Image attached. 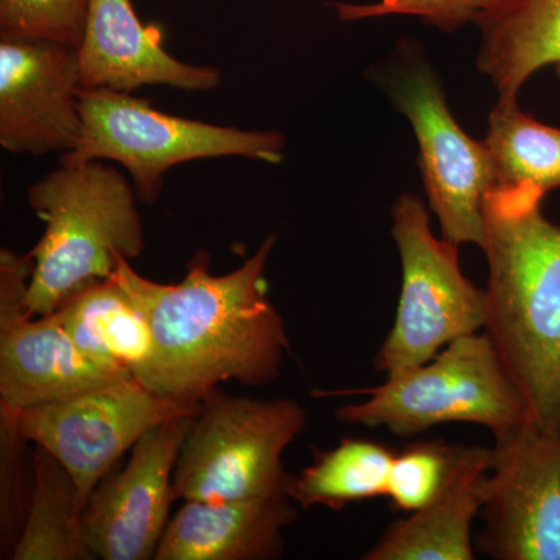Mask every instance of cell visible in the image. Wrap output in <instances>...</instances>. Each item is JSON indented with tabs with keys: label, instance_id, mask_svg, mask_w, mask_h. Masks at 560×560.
<instances>
[{
	"label": "cell",
	"instance_id": "1",
	"mask_svg": "<svg viewBox=\"0 0 560 560\" xmlns=\"http://www.w3.org/2000/svg\"><path fill=\"white\" fill-rule=\"evenodd\" d=\"M270 235L237 270L209 271V254H195L179 283L143 278L121 259L113 278L149 323L154 340L147 388L160 396L201 401L221 383L264 386L278 381L290 352L285 323L268 300L265 268Z\"/></svg>",
	"mask_w": 560,
	"mask_h": 560
},
{
	"label": "cell",
	"instance_id": "2",
	"mask_svg": "<svg viewBox=\"0 0 560 560\" xmlns=\"http://www.w3.org/2000/svg\"><path fill=\"white\" fill-rule=\"evenodd\" d=\"M544 197L530 186H515L495 187L486 198L485 331L530 418L560 430V226L541 213Z\"/></svg>",
	"mask_w": 560,
	"mask_h": 560
},
{
	"label": "cell",
	"instance_id": "3",
	"mask_svg": "<svg viewBox=\"0 0 560 560\" xmlns=\"http://www.w3.org/2000/svg\"><path fill=\"white\" fill-rule=\"evenodd\" d=\"M27 200L46 224L31 250L25 307L33 316L54 313L92 280L113 278L121 259L147 248L135 186L105 161L61 164L33 184Z\"/></svg>",
	"mask_w": 560,
	"mask_h": 560
},
{
	"label": "cell",
	"instance_id": "4",
	"mask_svg": "<svg viewBox=\"0 0 560 560\" xmlns=\"http://www.w3.org/2000/svg\"><path fill=\"white\" fill-rule=\"evenodd\" d=\"M368 396L335 416L352 425L385 427L400 438L448 422L477 423L492 436L530 419L528 405L485 330L445 346L419 366L390 372L381 386L355 390H315L313 396Z\"/></svg>",
	"mask_w": 560,
	"mask_h": 560
},
{
	"label": "cell",
	"instance_id": "5",
	"mask_svg": "<svg viewBox=\"0 0 560 560\" xmlns=\"http://www.w3.org/2000/svg\"><path fill=\"white\" fill-rule=\"evenodd\" d=\"M81 136L61 164L116 162L132 179L136 194L154 205L165 173L184 162L246 158L279 164L285 138L278 131L241 130L161 113L145 98L106 90L80 91Z\"/></svg>",
	"mask_w": 560,
	"mask_h": 560
},
{
	"label": "cell",
	"instance_id": "6",
	"mask_svg": "<svg viewBox=\"0 0 560 560\" xmlns=\"http://www.w3.org/2000/svg\"><path fill=\"white\" fill-rule=\"evenodd\" d=\"M307 420V410L296 400L212 390L201 400L180 448L173 475L176 500L289 495L291 475L283 467V453Z\"/></svg>",
	"mask_w": 560,
	"mask_h": 560
},
{
	"label": "cell",
	"instance_id": "7",
	"mask_svg": "<svg viewBox=\"0 0 560 560\" xmlns=\"http://www.w3.org/2000/svg\"><path fill=\"white\" fill-rule=\"evenodd\" d=\"M393 237L401 260L399 308L375 357L386 375L427 363L488 323V293L463 275L458 245L434 237L425 206L412 195L394 202Z\"/></svg>",
	"mask_w": 560,
	"mask_h": 560
},
{
	"label": "cell",
	"instance_id": "8",
	"mask_svg": "<svg viewBox=\"0 0 560 560\" xmlns=\"http://www.w3.org/2000/svg\"><path fill=\"white\" fill-rule=\"evenodd\" d=\"M9 412L22 436L60 460L86 508L98 482L154 427L197 416L201 401L160 396L135 377L106 383L68 399Z\"/></svg>",
	"mask_w": 560,
	"mask_h": 560
},
{
	"label": "cell",
	"instance_id": "9",
	"mask_svg": "<svg viewBox=\"0 0 560 560\" xmlns=\"http://www.w3.org/2000/svg\"><path fill=\"white\" fill-rule=\"evenodd\" d=\"M490 451L478 548L497 560H560V430L530 418Z\"/></svg>",
	"mask_w": 560,
	"mask_h": 560
},
{
	"label": "cell",
	"instance_id": "10",
	"mask_svg": "<svg viewBox=\"0 0 560 560\" xmlns=\"http://www.w3.org/2000/svg\"><path fill=\"white\" fill-rule=\"evenodd\" d=\"M33 270L32 253L0 250V405L39 407L132 377L84 355L57 313L27 312Z\"/></svg>",
	"mask_w": 560,
	"mask_h": 560
},
{
	"label": "cell",
	"instance_id": "11",
	"mask_svg": "<svg viewBox=\"0 0 560 560\" xmlns=\"http://www.w3.org/2000/svg\"><path fill=\"white\" fill-rule=\"evenodd\" d=\"M394 101L410 120L419 167L442 235L455 245L485 242V205L497 187L485 142L471 139L453 119L429 66H416L396 81Z\"/></svg>",
	"mask_w": 560,
	"mask_h": 560
},
{
	"label": "cell",
	"instance_id": "12",
	"mask_svg": "<svg viewBox=\"0 0 560 560\" xmlns=\"http://www.w3.org/2000/svg\"><path fill=\"white\" fill-rule=\"evenodd\" d=\"M194 419L180 416L154 427L132 447L127 466L98 482L81 515L95 559H154L171 522L173 475Z\"/></svg>",
	"mask_w": 560,
	"mask_h": 560
},
{
	"label": "cell",
	"instance_id": "13",
	"mask_svg": "<svg viewBox=\"0 0 560 560\" xmlns=\"http://www.w3.org/2000/svg\"><path fill=\"white\" fill-rule=\"evenodd\" d=\"M79 49L0 36V145L14 154L72 153L81 136Z\"/></svg>",
	"mask_w": 560,
	"mask_h": 560
},
{
	"label": "cell",
	"instance_id": "14",
	"mask_svg": "<svg viewBox=\"0 0 560 560\" xmlns=\"http://www.w3.org/2000/svg\"><path fill=\"white\" fill-rule=\"evenodd\" d=\"M83 90L138 91L164 84L187 92H209L221 84L212 66L176 60L162 47L161 32L140 22L131 0H90L79 46Z\"/></svg>",
	"mask_w": 560,
	"mask_h": 560
},
{
	"label": "cell",
	"instance_id": "15",
	"mask_svg": "<svg viewBox=\"0 0 560 560\" xmlns=\"http://www.w3.org/2000/svg\"><path fill=\"white\" fill-rule=\"evenodd\" d=\"M289 495L184 501L168 522L156 560H275L296 521Z\"/></svg>",
	"mask_w": 560,
	"mask_h": 560
},
{
	"label": "cell",
	"instance_id": "16",
	"mask_svg": "<svg viewBox=\"0 0 560 560\" xmlns=\"http://www.w3.org/2000/svg\"><path fill=\"white\" fill-rule=\"evenodd\" d=\"M492 451L458 445L438 495L394 522L364 560H471V523L481 512Z\"/></svg>",
	"mask_w": 560,
	"mask_h": 560
},
{
	"label": "cell",
	"instance_id": "17",
	"mask_svg": "<svg viewBox=\"0 0 560 560\" xmlns=\"http://www.w3.org/2000/svg\"><path fill=\"white\" fill-rule=\"evenodd\" d=\"M55 313L84 355L127 372L145 386L153 368V334L116 279L92 280L80 287Z\"/></svg>",
	"mask_w": 560,
	"mask_h": 560
},
{
	"label": "cell",
	"instance_id": "18",
	"mask_svg": "<svg viewBox=\"0 0 560 560\" xmlns=\"http://www.w3.org/2000/svg\"><path fill=\"white\" fill-rule=\"evenodd\" d=\"M474 22L481 32L478 68L500 98L517 101L541 68L555 66L560 77V0H500Z\"/></svg>",
	"mask_w": 560,
	"mask_h": 560
},
{
	"label": "cell",
	"instance_id": "19",
	"mask_svg": "<svg viewBox=\"0 0 560 560\" xmlns=\"http://www.w3.org/2000/svg\"><path fill=\"white\" fill-rule=\"evenodd\" d=\"M83 506L65 466L35 445L33 486L13 560H92L83 529Z\"/></svg>",
	"mask_w": 560,
	"mask_h": 560
},
{
	"label": "cell",
	"instance_id": "20",
	"mask_svg": "<svg viewBox=\"0 0 560 560\" xmlns=\"http://www.w3.org/2000/svg\"><path fill=\"white\" fill-rule=\"evenodd\" d=\"M396 452L370 440L346 438L338 447L318 452L312 466L291 475L289 495L302 510L341 511L348 504L388 497Z\"/></svg>",
	"mask_w": 560,
	"mask_h": 560
},
{
	"label": "cell",
	"instance_id": "21",
	"mask_svg": "<svg viewBox=\"0 0 560 560\" xmlns=\"http://www.w3.org/2000/svg\"><path fill=\"white\" fill-rule=\"evenodd\" d=\"M485 143L497 187L530 186L544 195L560 187V130L522 113L517 101L500 98Z\"/></svg>",
	"mask_w": 560,
	"mask_h": 560
},
{
	"label": "cell",
	"instance_id": "22",
	"mask_svg": "<svg viewBox=\"0 0 560 560\" xmlns=\"http://www.w3.org/2000/svg\"><path fill=\"white\" fill-rule=\"evenodd\" d=\"M31 444L0 408V558H13L27 514L33 486Z\"/></svg>",
	"mask_w": 560,
	"mask_h": 560
},
{
	"label": "cell",
	"instance_id": "23",
	"mask_svg": "<svg viewBox=\"0 0 560 560\" xmlns=\"http://www.w3.org/2000/svg\"><path fill=\"white\" fill-rule=\"evenodd\" d=\"M458 445L442 440L418 441L396 453L390 467L388 497L393 510L419 511L438 495Z\"/></svg>",
	"mask_w": 560,
	"mask_h": 560
},
{
	"label": "cell",
	"instance_id": "24",
	"mask_svg": "<svg viewBox=\"0 0 560 560\" xmlns=\"http://www.w3.org/2000/svg\"><path fill=\"white\" fill-rule=\"evenodd\" d=\"M90 0H0V36L58 40L79 49Z\"/></svg>",
	"mask_w": 560,
	"mask_h": 560
},
{
	"label": "cell",
	"instance_id": "25",
	"mask_svg": "<svg viewBox=\"0 0 560 560\" xmlns=\"http://www.w3.org/2000/svg\"><path fill=\"white\" fill-rule=\"evenodd\" d=\"M500 0H381L375 3H335L342 21L371 20L383 16H418L441 31H455L475 21L482 11Z\"/></svg>",
	"mask_w": 560,
	"mask_h": 560
}]
</instances>
